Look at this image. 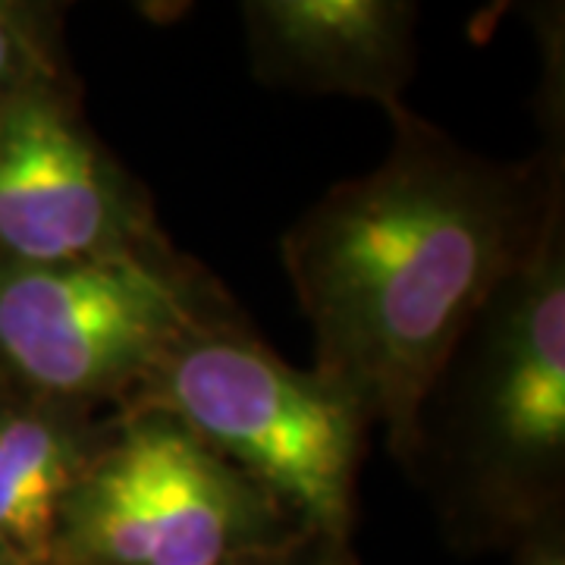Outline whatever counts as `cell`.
<instances>
[{
	"label": "cell",
	"instance_id": "6da1fadb",
	"mask_svg": "<svg viewBox=\"0 0 565 565\" xmlns=\"http://www.w3.org/2000/svg\"><path fill=\"white\" fill-rule=\"evenodd\" d=\"M390 114L386 161L308 207L282 236V264L315 330V374L408 459L430 393L553 207L534 167L487 161L408 110Z\"/></svg>",
	"mask_w": 565,
	"mask_h": 565
},
{
	"label": "cell",
	"instance_id": "7a4b0ae2",
	"mask_svg": "<svg viewBox=\"0 0 565 565\" xmlns=\"http://www.w3.org/2000/svg\"><path fill=\"white\" fill-rule=\"evenodd\" d=\"M141 384L148 415L233 459L308 527L343 537L364 422L315 371L299 374L255 340L199 323Z\"/></svg>",
	"mask_w": 565,
	"mask_h": 565
},
{
	"label": "cell",
	"instance_id": "3957f363",
	"mask_svg": "<svg viewBox=\"0 0 565 565\" xmlns=\"http://www.w3.org/2000/svg\"><path fill=\"white\" fill-rule=\"evenodd\" d=\"M280 509L180 424L145 415L85 459L51 565H233L274 541Z\"/></svg>",
	"mask_w": 565,
	"mask_h": 565
},
{
	"label": "cell",
	"instance_id": "277c9868",
	"mask_svg": "<svg viewBox=\"0 0 565 565\" xmlns=\"http://www.w3.org/2000/svg\"><path fill=\"white\" fill-rule=\"evenodd\" d=\"M199 323L185 282L139 248L70 264L0 258V364L47 399L141 384Z\"/></svg>",
	"mask_w": 565,
	"mask_h": 565
},
{
	"label": "cell",
	"instance_id": "5b68a950",
	"mask_svg": "<svg viewBox=\"0 0 565 565\" xmlns=\"http://www.w3.org/2000/svg\"><path fill=\"white\" fill-rule=\"evenodd\" d=\"M559 217L484 308V343L465 412L475 493L531 512L553 493L565 452V267Z\"/></svg>",
	"mask_w": 565,
	"mask_h": 565
},
{
	"label": "cell",
	"instance_id": "8992f818",
	"mask_svg": "<svg viewBox=\"0 0 565 565\" xmlns=\"http://www.w3.org/2000/svg\"><path fill=\"white\" fill-rule=\"evenodd\" d=\"M136 248L114 170L54 82L0 102V258L70 264Z\"/></svg>",
	"mask_w": 565,
	"mask_h": 565
},
{
	"label": "cell",
	"instance_id": "52a82bcc",
	"mask_svg": "<svg viewBox=\"0 0 565 565\" xmlns=\"http://www.w3.org/2000/svg\"><path fill=\"white\" fill-rule=\"evenodd\" d=\"M412 7L390 0L245 3L248 47L264 82L340 92L396 107L412 63Z\"/></svg>",
	"mask_w": 565,
	"mask_h": 565
},
{
	"label": "cell",
	"instance_id": "ba28073f",
	"mask_svg": "<svg viewBox=\"0 0 565 565\" xmlns=\"http://www.w3.org/2000/svg\"><path fill=\"white\" fill-rule=\"evenodd\" d=\"M85 456L51 412L0 415V550L17 565H51L61 509Z\"/></svg>",
	"mask_w": 565,
	"mask_h": 565
},
{
	"label": "cell",
	"instance_id": "9c48e42d",
	"mask_svg": "<svg viewBox=\"0 0 565 565\" xmlns=\"http://www.w3.org/2000/svg\"><path fill=\"white\" fill-rule=\"evenodd\" d=\"M41 82H54L47 29L32 7L0 3V102Z\"/></svg>",
	"mask_w": 565,
	"mask_h": 565
},
{
	"label": "cell",
	"instance_id": "30bf717a",
	"mask_svg": "<svg viewBox=\"0 0 565 565\" xmlns=\"http://www.w3.org/2000/svg\"><path fill=\"white\" fill-rule=\"evenodd\" d=\"M525 565H565L563 550H559V544H553V541H544V544L527 556Z\"/></svg>",
	"mask_w": 565,
	"mask_h": 565
},
{
	"label": "cell",
	"instance_id": "8fae6325",
	"mask_svg": "<svg viewBox=\"0 0 565 565\" xmlns=\"http://www.w3.org/2000/svg\"><path fill=\"white\" fill-rule=\"evenodd\" d=\"M0 565H17V563H13V559H10V556H7V553L0 550Z\"/></svg>",
	"mask_w": 565,
	"mask_h": 565
}]
</instances>
